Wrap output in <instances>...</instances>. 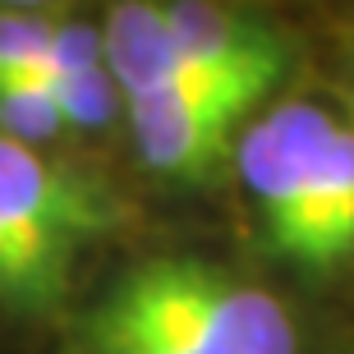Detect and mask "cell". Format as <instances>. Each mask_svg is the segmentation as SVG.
Listing matches in <instances>:
<instances>
[{"instance_id": "obj_1", "label": "cell", "mask_w": 354, "mask_h": 354, "mask_svg": "<svg viewBox=\"0 0 354 354\" xmlns=\"http://www.w3.org/2000/svg\"><path fill=\"white\" fill-rule=\"evenodd\" d=\"M106 221V203L74 171L0 133V249L14 308H46L65 295L74 258Z\"/></svg>"}, {"instance_id": "obj_2", "label": "cell", "mask_w": 354, "mask_h": 354, "mask_svg": "<svg viewBox=\"0 0 354 354\" xmlns=\"http://www.w3.org/2000/svg\"><path fill=\"white\" fill-rule=\"evenodd\" d=\"M120 290L133 308L189 336L203 354H295V322L272 295L244 286L198 258H152L124 272Z\"/></svg>"}, {"instance_id": "obj_3", "label": "cell", "mask_w": 354, "mask_h": 354, "mask_svg": "<svg viewBox=\"0 0 354 354\" xmlns=\"http://www.w3.org/2000/svg\"><path fill=\"white\" fill-rule=\"evenodd\" d=\"M253 106L258 102L235 88H161L124 97L138 157L175 180H203L216 171Z\"/></svg>"}, {"instance_id": "obj_4", "label": "cell", "mask_w": 354, "mask_h": 354, "mask_svg": "<svg viewBox=\"0 0 354 354\" xmlns=\"http://www.w3.org/2000/svg\"><path fill=\"white\" fill-rule=\"evenodd\" d=\"M276 253L304 267H331L354 253V129L331 115L308 147L286 203L263 221Z\"/></svg>"}, {"instance_id": "obj_5", "label": "cell", "mask_w": 354, "mask_h": 354, "mask_svg": "<svg viewBox=\"0 0 354 354\" xmlns=\"http://www.w3.org/2000/svg\"><path fill=\"white\" fill-rule=\"evenodd\" d=\"M102 60L106 74L115 79L120 97L161 92V88H235L253 102L267 97V88H258V83L221 79V74L198 69L171 32L166 0H120L106 14L102 28Z\"/></svg>"}, {"instance_id": "obj_6", "label": "cell", "mask_w": 354, "mask_h": 354, "mask_svg": "<svg viewBox=\"0 0 354 354\" xmlns=\"http://www.w3.org/2000/svg\"><path fill=\"white\" fill-rule=\"evenodd\" d=\"M166 19H171L175 41L198 69L258 83L267 92L276 88L281 69H286V51H281L276 32H267L258 19L239 14L235 5H221V0H166Z\"/></svg>"}, {"instance_id": "obj_7", "label": "cell", "mask_w": 354, "mask_h": 354, "mask_svg": "<svg viewBox=\"0 0 354 354\" xmlns=\"http://www.w3.org/2000/svg\"><path fill=\"white\" fill-rule=\"evenodd\" d=\"M83 350L88 354H203L189 336L147 317L143 308H133L120 290H106V299L88 313Z\"/></svg>"}, {"instance_id": "obj_8", "label": "cell", "mask_w": 354, "mask_h": 354, "mask_svg": "<svg viewBox=\"0 0 354 354\" xmlns=\"http://www.w3.org/2000/svg\"><path fill=\"white\" fill-rule=\"evenodd\" d=\"M0 133L28 147H41L65 133V115L37 74H5L0 79Z\"/></svg>"}, {"instance_id": "obj_9", "label": "cell", "mask_w": 354, "mask_h": 354, "mask_svg": "<svg viewBox=\"0 0 354 354\" xmlns=\"http://www.w3.org/2000/svg\"><path fill=\"white\" fill-rule=\"evenodd\" d=\"M41 79V74H37ZM51 88L60 115H65V129H106L111 115H115L120 88L115 79L102 69H88V74H65V79H41Z\"/></svg>"}, {"instance_id": "obj_10", "label": "cell", "mask_w": 354, "mask_h": 354, "mask_svg": "<svg viewBox=\"0 0 354 354\" xmlns=\"http://www.w3.org/2000/svg\"><path fill=\"white\" fill-rule=\"evenodd\" d=\"M55 24L28 10H0V79L5 74H28L46 60Z\"/></svg>"}, {"instance_id": "obj_11", "label": "cell", "mask_w": 354, "mask_h": 354, "mask_svg": "<svg viewBox=\"0 0 354 354\" xmlns=\"http://www.w3.org/2000/svg\"><path fill=\"white\" fill-rule=\"evenodd\" d=\"M0 304L14 308V290H10V267H5V249H0Z\"/></svg>"}, {"instance_id": "obj_12", "label": "cell", "mask_w": 354, "mask_h": 354, "mask_svg": "<svg viewBox=\"0 0 354 354\" xmlns=\"http://www.w3.org/2000/svg\"><path fill=\"white\" fill-rule=\"evenodd\" d=\"M5 10H37V5H46V0H0Z\"/></svg>"}]
</instances>
